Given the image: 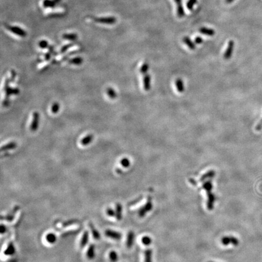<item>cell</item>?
<instances>
[{
    "label": "cell",
    "instance_id": "obj_1",
    "mask_svg": "<svg viewBox=\"0 0 262 262\" xmlns=\"http://www.w3.org/2000/svg\"><path fill=\"white\" fill-rule=\"evenodd\" d=\"M11 81V80H9L8 78L6 79V81H5V84H4V92L5 94H6V98L9 99V97L12 95H18L19 93V90L18 88H12V87H10L9 86V82Z\"/></svg>",
    "mask_w": 262,
    "mask_h": 262
},
{
    "label": "cell",
    "instance_id": "obj_2",
    "mask_svg": "<svg viewBox=\"0 0 262 262\" xmlns=\"http://www.w3.org/2000/svg\"><path fill=\"white\" fill-rule=\"evenodd\" d=\"M153 207V205H152V199L151 197H149L148 199V201L147 203L145 204V205L141 207L139 211H138V215L140 217H143L146 213L152 210V209Z\"/></svg>",
    "mask_w": 262,
    "mask_h": 262
},
{
    "label": "cell",
    "instance_id": "obj_3",
    "mask_svg": "<svg viewBox=\"0 0 262 262\" xmlns=\"http://www.w3.org/2000/svg\"><path fill=\"white\" fill-rule=\"evenodd\" d=\"M221 242L222 245H225V246L229 245L230 244L234 245V246H237L239 244V239H237L235 237H234V236L223 237L221 240Z\"/></svg>",
    "mask_w": 262,
    "mask_h": 262
},
{
    "label": "cell",
    "instance_id": "obj_4",
    "mask_svg": "<svg viewBox=\"0 0 262 262\" xmlns=\"http://www.w3.org/2000/svg\"><path fill=\"white\" fill-rule=\"evenodd\" d=\"M212 190H207V209L212 211L213 207H214V203L215 201V196L214 194L211 192Z\"/></svg>",
    "mask_w": 262,
    "mask_h": 262
},
{
    "label": "cell",
    "instance_id": "obj_5",
    "mask_svg": "<svg viewBox=\"0 0 262 262\" xmlns=\"http://www.w3.org/2000/svg\"><path fill=\"white\" fill-rule=\"evenodd\" d=\"M6 27L9 31H10L13 33L15 34V35L19 37H25L27 35L26 32L25 31H24L23 29H21V27H19L18 26H9V25H6Z\"/></svg>",
    "mask_w": 262,
    "mask_h": 262
},
{
    "label": "cell",
    "instance_id": "obj_6",
    "mask_svg": "<svg viewBox=\"0 0 262 262\" xmlns=\"http://www.w3.org/2000/svg\"><path fill=\"white\" fill-rule=\"evenodd\" d=\"M94 20L99 23L106 24H113L116 22V18L114 17H99V18H93Z\"/></svg>",
    "mask_w": 262,
    "mask_h": 262
},
{
    "label": "cell",
    "instance_id": "obj_7",
    "mask_svg": "<svg viewBox=\"0 0 262 262\" xmlns=\"http://www.w3.org/2000/svg\"><path fill=\"white\" fill-rule=\"evenodd\" d=\"M104 234L106 237L115 240H120L122 237V234L120 232L111 229L106 230Z\"/></svg>",
    "mask_w": 262,
    "mask_h": 262
},
{
    "label": "cell",
    "instance_id": "obj_8",
    "mask_svg": "<svg viewBox=\"0 0 262 262\" xmlns=\"http://www.w3.org/2000/svg\"><path fill=\"white\" fill-rule=\"evenodd\" d=\"M234 41L232 40H230L229 42H228L227 44V46L226 47V49L224 55H223V57L225 60H229L230 59V58L231 57L233 51H234Z\"/></svg>",
    "mask_w": 262,
    "mask_h": 262
},
{
    "label": "cell",
    "instance_id": "obj_9",
    "mask_svg": "<svg viewBox=\"0 0 262 262\" xmlns=\"http://www.w3.org/2000/svg\"><path fill=\"white\" fill-rule=\"evenodd\" d=\"M39 121H40V114L37 112H34L33 113V118L32 123L31 124V130L33 132L36 131L38 128Z\"/></svg>",
    "mask_w": 262,
    "mask_h": 262
},
{
    "label": "cell",
    "instance_id": "obj_10",
    "mask_svg": "<svg viewBox=\"0 0 262 262\" xmlns=\"http://www.w3.org/2000/svg\"><path fill=\"white\" fill-rule=\"evenodd\" d=\"M143 88L144 90L149 91L151 87V76L146 74L143 77Z\"/></svg>",
    "mask_w": 262,
    "mask_h": 262
},
{
    "label": "cell",
    "instance_id": "obj_11",
    "mask_svg": "<svg viewBox=\"0 0 262 262\" xmlns=\"http://www.w3.org/2000/svg\"><path fill=\"white\" fill-rule=\"evenodd\" d=\"M16 252V249L14 245L12 242H9V244L6 247V249L4 251V254L5 255L9 256V255H13Z\"/></svg>",
    "mask_w": 262,
    "mask_h": 262
},
{
    "label": "cell",
    "instance_id": "obj_12",
    "mask_svg": "<svg viewBox=\"0 0 262 262\" xmlns=\"http://www.w3.org/2000/svg\"><path fill=\"white\" fill-rule=\"evenodd\" d=\"M174 1L176 2L177 4V15L179 18H182L185 15V12L184 11V9L182 5V0H174Z\"/></svg>",
    "mask_w": 262,
    "mask_h": 262
},
{
    "label": "cell",
    "instance_id": "obj_13",
    "mask_svg": "<svg viewBox=\"0 0 262 262\" xmlns=\"http://www.w3.org/2000/svg\"><path fill=\"white\" fill-rule=\"evenodd\" d=\"M134 232L132 231H130L129 232L127 236V240H126V245L127 246L128 249L131 248L132 247L133 244H134Z\"/></svg>",
    "mask_w": 262,
    "mask_h": 262
},
{
    "label": "cell",
    "instance_id": "obj_14",
    "mask_svg": "<svg viewBox=\"0 0 262 262\" xmlns=\"http://www.w3.org/2000/svg\"><path fill=\"white\" fill-rule=\"evenodd\" d=\"M122 213H123V206L120 203H118L115 206V217L116 219L120 221L122 219Z\"/></svg>",
    "mask_w": 262,
    "mask_h": 262
},
{
    "label": "cell",
    "instance_id": "obj_15",
    "mask_svg": "<svg viewBox=\"0 0 262 262\" xmlns=\"http://www.w3.org/2000/svg\"><path fill=\"white\" fill-rule=\"evenodd\" d=\"M95 246L94 244H91L89 245L88 249L87 250L86 257L89 260H92L94 259L95 255Z\"/></svg>",
    "mask_w": 262,
    "mask_h": 262
},
{
    "label": "cell",
    "instance_id": "obj_16",
    "mask_svg": "<svg viewBox=\"0 0 262 262\" xmlns=\"http://www.w3.org/2000/svg\"><path fill=\"white\" fill-rule=\"evenodd\" d=\"M89 232L87 231H84V233H83V234H82V235L81 239V241H80V247L81 249L84 248V247L87 244V243H88V241H89Z\"/></svg>",
    "mask_w": 262,
    "mask_h": 262
},
{
    "label": "cell",
    "instance_id": "obj_17",
    "mask_svg": "<svg viewBox=\"0 0 262 262\" xmlns=\"http://www.w3.org/2000/svg\"><path fill=\"white\" fill-rule=\"evenodd\" d=\"M17 146V144L16 142H9L6 144L3 145V146L1 148V151H6V150L15 149Z\"/></svg>",
    "mask_w": 262,
    "mask_h": 262
},
{
    "label": "cell",
    "instance_id": "obj_18",
    "mask_svg": "<svg viewBox=\"0 0 262 262\" xmlns=\"http://www.w3.org/2000/svg\"><path fill=\"white\" fill-rule=\"evenodd\" d=\"M93 139H94L93 135H92V134L87 135L85 137H84L83 138H82L81 140L80 141L81 144L85 146L89 144L92 142Z\"/></svg>",
    "mask_w": 262,
    "mask_h": 262
},
{
    "label": "cell",
    "instance_id": "obj_19",
    "mask_svg": "<svg viewBox=\"0 0 262 262\" xmlns=\"http://www.w3.org/2000/svg\"><path fill=\"white\" fill-rule=\"evenodd\" d=\"M183 41L185 44V45L189 48V49L191 50H195L196 49V45L194 44L190 38L188 37H184L183 38Z\"/></svg>",
    "mask_w": 262,
    "mask_h": 262
},
{
    "label": "cell",
    "instance_id": "obj_20",
    "mask_svg": "<svg viewBox=\"0 0 262 262\" xmlns=\"http://www.w3.org/2000/svg\"><path fill=\"white\" fill-rule=\"evenodd\" d=\"M215 172L213 170H211V171L207 172L204 175H203L202 177L200 178V182H204L206 180H209L215 176Z\"/></svg>",
    "mask_w": 262,
    "mask_h": 262
},
{
    "label": "cell",
    "instance_id": "obj_21",
    "mask_svg": "<svg viewBox=\"0 0 262 262\" xmlns=\"http://www.w3.org/2000/svg\"><path fill=\"white\" fill-rule=\"evenodd\" d=\"M199 31L203 35L207 36H213L215 34V31L212 29L207 28V27H201L199 29Z\"/></svg>",
    "mask_w": 262,
    "mask_h": 262
},
{
    "label": "cell",
    "instance_id": "obj_22",
    "mask_svg": "<svg viewBox=\"0 0 262 262\" xmlns=\"http://www.w3.org/2000/svg\"><path fill=\"white\" fill-rule=\"evenodd\" d=\"M82 62H83V59L80 57H77L71 58V59L68 60V63L70 65H73L75 66H80L81 65Z\"/></svg>",
    "mask_w": 262,
    "mask_h": 262
},
{
    "label": "cell",
    "instance_id": "obj_23",
    "mask_svg": "<svg viewBox=\"0 0 262 262\" xmlns=\"http://www.w3.org/2000/svg\"><path fill=\"white\" fill-rule=\"evenodd\" d=\"M89 225L90 229L91 232H92V235H93L94 239L95 240H100V234L98 231L96 229L95 227L94 226V225L92 224V223H90L89 224Z\"/></svg>",
    "mask_w": 262,
    "mask_h": 262
},
{
    "label": "cell",
    "instance_id": "obj_24",
    "mask_svg": "<svg viewBox=\"0 0 262 262\" xmlns=\"http://www.w3.org/2000/svg\"><path fill=\"white\" fill-rule=\"evenodd\" d=\"M46 241L50 244H54L57 241V238L55 234L53 233H49L46 236Z\"/></svg>",
    "mask_w": 262,
    "mask_h": 262
},
{
    "label": "cell",
    "instance_id": "obj_25",
    "mask_svg": "<svg viewBox=\"0 0 262 262\" xmlns=\"http://www.w3.org/2000/svg\"><path fill=\"white\" fill-rule=\"evenodd\" d=\"M176 85L178 92H180V93H183L184 90V86L183 80L180 78L177 79L176 81Z\"/></svg>",
    "mask_w": 262,
    "mask_h": 262
},
{
    "label": "cell",
    "instance_id": "obj_26",
    "mask_svg": "<svg viewBox=\"0 0 262 262\" xmlns=\"http://www.w3.org/2000/svg\"><path fill=\"white\" fill-rule=\"evenodd\" d=\"M57 3L55 0H44L43 6L44 7H54Z\"/></svg>",
    "mask_w": 262,
    "mask_h": 262
},
{
    "label": "cell",
    "instance_id": "obj_27",
    "mask_svg": "<svg viewBox=\"0 0 262 262\" xmlns=\"http://www.w3.org/2000/svg\"><path fill=\"white\" fill-rule=\"evenodd\" d=\"M152 251L150 249L144 251V262H152Z\"/></svg>",
    "mask_w": 262,
    "mask_h": 262
},
{
    "label": "cell",
    "instance_id": "obj_28",
    "mask_svg": "<svg viewBox=\"0 0 262 262\" xmlns=\"http://www.w3.org/2000/svg\"><path fill=\"white\" fill-rule=\"evenodd\" d=\"M63 38L66 40L74 41L78 38V35L76 33H65L63 34Z\"/></svg>",
    "mask_w": 262,
    "mask_h": 262
},
{
    "label": "cell",
    "instance_id": "obj_29",
    "mask_svg": "<svg viewBox=\"0 0 262 262\" xmlns=\"http://www.w3.org/2000/svg\"><path fill=\"white\" fill-rule=\"evenodd\" d=\"M106 92L107 94H108L109 98L112 100L115 99L116 98V96H117V94H116L115 90L113 88H112V87H109V88L107 89Z\"/></svg>",
    "mask_w": 262,
    "mask_h": 262
},
{
    "label": "cell",
    "instance_id": "obj_30",
    "mask_svg": "<svg viewBox=\"0 0 262 262\" xmlns=\"http://www.w3.org/2000/svg\"><path fill=\"white\" fill-rule=\"evenodd\" d=\"M109 259L111 262H116L118 260V254L115 251H112L109 254Z\"/></svg>",
    "mask_w": 262,
    "mask_h": 262
},
{
    "label": "cell",
    "instance_id": "obj_31",
    "mask_svg": "<svg viewBox=\"0 0 262 262\" xmlns=\"http://www.w3.org/2000/svg\"><path fill=\"white\" fill-rule=\"evenodd\" d=\"M149 65L146 63H144V64L142 66H141L140 69V74H142V75H146L147 74V72H148V71L149 70Z\"/></svg>",
    "mask_w": 262,
    "mask_h": 262
},
{
    "label": "cell",
    "instance_id": "obj_32",
    "mask_svg": "<svg viewBox=\"0 0 262 262\" xmlns=\"http://www.w3.org/2000/svg\"><path fill=\"white\" fill-rule=\"evenodd\" d=\"M212 183L211 180H207L206 182H205L202 185V188L205 189V191L212 190Z\"/></svg>",
    "mask_w": 262,
    "mask_h": 262
},
{
    "label": "cell",
    "instance_id": "obj_33",
    "mask_svg": "<svg viewBox=\"0 0 262 262\" xmlns=\"http://www.w3.org/2000/svg\"><path fill=\"white\" fill-rule=\"evenodd\" d=\"M60 104L55 102V103H54L52 105V107H51L52 112L54 114H57L60 110Z\"/></svg>",
    "mask_w": 262,
    "mask_h": 262
},
{
    "label": "cell",
    "instance_id": "obj_34",
    "mask_svg": "<svg viewBox=\"0 0 262 262\" xmlns=\"http://www.w3.org/2000/svg\"><path fill=\"white\" fill-rule=\"evenodd\" d=\"M120 164L123 167L127 168H129L130 166V162L128 158L124 157V158H123L122 159L120 160Z\"/></svg>",
    "mask_w": 262,
    "mask_h": 262
},
{
    "label": "cell",
    "instance_id": "obj_35",
    "mask_svg": "<svg viewBox=\"0 0 262 262\" xmlns=\"http://www.w3.org/2000/svg\"><path fill=\"white\" fill-rule=\"evenodd\" d=\"M142 241L143 243V244L146 245V246H149L152 243V239L149 236H144L143 237Z\"/></svg>",
    "mask_w": 262,
    "mask_h": 262
},
{
    "label": "cell",
    "instance_id": "obj_36",
    "mask_svg": "<svg viewBox=\"0 0 262 262\" xmlns=\"http://www.w3.org/2000/svg\"><path fill=\"white\" fill-rule=\"evenodd\" d=\"M197 2V0H189L187 3L186 6L189 11H192L194 6H195Z\"/></svg>",
    "mask_w": 262,
    "mask_h": 262
},
{
    "label": "cell",
    "instance_id": "obj_37",
    "mask_svg": "<svg viewBox=\"0 0 262 262\" xmlns=\"http://www.w3.org/2000/svg\"><path fill=\"white\" fill-rule=\"evenodd\" d=\"M106 214L108 215L109 217H114L115 216V211H114L113 209H112L110 207L107 208V209L106 211Z\"/></svg>",
    "mask_w": 262,
    "mask_h": 262
},
{
    "label": "cell",
    "instance_id": "obj_38",
    "mask_svg": "<svg viewBox=\"0 0 262 262\" xmlns=\"http://www.w3.org/2000/svg\"><path fill=\"white\" fill-rule=\"evenodd\" d=\"M14 213H15V212H12V213H9L8 215H7L6 216H5L4 217V218H3V219L4 220H7L9 221H11L13 220V218H14Z\"/></svg>",
    "mask_w": 262,
    "mask_h": 262
},
{
    "label": "cell",
    "instance_id": "obj_39",
    "mask_svg": "<svg viewBox=\"0 0 262 262\" xmlns=\"http://www.w3.org/2000/svg\"><path fill=\"white\" fill-rule=\"evenodd\" d=\"M73 46H74V43H70V44H68V45H65V46H63L61 49V53H65V52L67 51V49H69L70 47H71Z\"/></svg>",
    "mask_w": 262,
    "mask_h": 262
},
{
    "label": "cell",
    "instance_id": "obj_40",
    "mask_svg": "<svg viewBox=\"0 0 262 262\" xmlns=\"http://www.w3.org/2000/svg\"><path fill=\"white\" fill-rule=\"evenodd\" d=\"M39 46H40L42 49L47 48L49 46L48 42L47 41H46V40H42L40 43H39Z\"/></svg>",
    "mask_w": 262,
    "mask_h": 262
},
{
    "label": "cell",
    "instance_id": "obj_41",
    "mask_svg": "<svg viewBox=\"0 0 262 262\" xmlns=\"http://www.w3.org/2000/svg\"><path fill=\"white\" fill-rule=\"evenodd\" d=\"M0 228H1V229H0V233H1V234H5V233L6 232V231H7V227L5 226L4 225L1 224V226H0Z\"/></svg>",
    "mask_w": 262,
    "mask_h": 262
},
{
    "label": "cell",
    "instance_id": "obj_42",
    "mask_svg": "<svg viewBox=\"0 0 262 262\" xmlns=\"http://www.w3.org/2000/svg\"><path fill=\"white\" fill-rule=\"evenodd\" d=\"M203 39L200 37H197L195 38V43L197 44V45H200V44L203 43Z\"/></svg>",
    "mask_w": 262,
    "mask_h": 262
},
{
    "label": "cell",
    "instance_id": "obj_43",
    "mask_svg": "<svg viewBox=\"0 0 262 262\" xmlns=\"http://www.w3.org/2000/svg\"><path fill=\"white\" fill-rule=\"evenodd\" d=\"M11 72H12V73H11V75H11V79L10 80H11V82H13V81H14L15 78V76H16V72H15V71L13 70H12L11 71Z\"/></svg>",
    "mask_w": 262,
    "mask_h": 262
},
{
    "label": "cell",
    "instance_id": "obj_44",
    "mask_svg": "<svg viewBox=\"0 0 262 262\" xmlns=\"http://www.w3.org/2000/svg\"><path fill=\"white\" fill-rule=\"evenodd\" d=\"M45 59H46V61L50 60V59H51V53H49V52L47 53L45 55Z\"/></svg>",
    "mask_w": 262,
    "mask_h": 262
},
{
    "label": "cell",
    "instance_id": "obj_45",
    "mask_svg": "<svg viewBox=\"0 0 262 262\" xmlns=\"http://www.w3.org/2000/svg\"><path fill=\"white\" fill-rule=\"evenodd\" d=\"M234 0H226V3H227V4H229V3H231L232 2L234 1Z\"/></svg>",
    "mask_w": 262,
    "mask_h": 262
},
{
    "label": "cell",
    "instance_id": "obj_46",
    "mask_svg": "<svg viewBox=\"0 0 262 262\" xmlns=\"http://www.w3.org/2000/svg\"><path fill=\"white\" fill-rule=\"evenodd\" d=\"M209 262H213V261H209Z\"/></svg>",
    "mask_w": 262,
    "mask_h": 262
}]
</instances>
